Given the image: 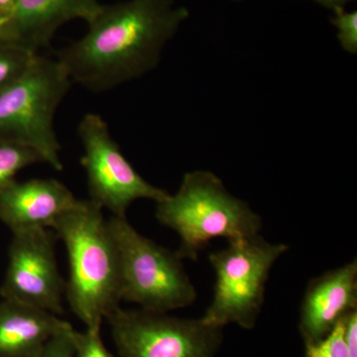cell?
I'll return each mask as SVG.
<instances>
[{
    "instance_id": "cell-7",
    "label": "cell",
    "mask_w": 357,
    "mask_h": 357,
    "mask_svg": "<svg viewBox=\"0 0 357 357\" xmlns=\"http://www.w3.org/2000/svg\"><path fill=\"white\" fill-rule=\"evenodd\" d=\"M105 319L119 357H215L222 344L223 328L202 318L119 307Z\"/></svg>"
},
{
    "instance_id": "cell-17",
    "label": "cell",
    "mask_w": 357,
    "mask_h": 357,
    "mask_svg": "<svg viewBox=\"0 0 357 357\" xmlns=\"http://www.w3.org/2000/svg\"><path fill=\"white\" fill-rule=\"evenodd\" d=\"M333 25L337 28V39L344 51L357 53V11L344 8L333 10Z\"/></svg>"
},
{
    "instance_id": "cell-6",
    "label": "cell",
    "mask_w": 357,
    "mask_h": 357,
    "mask_svg": "<svg viewBox=\"0 0 357 357\" xmlns=\"http://www.w3.org/2000/svg\"><path fill=\"white\" fill-rule=\"evenodd\" d=\"M288 248L286 244L269 243L257 234L230 241L227 248L211 253L215 292L202 319L222 328L229 324L246 330L255 328L264 304L270 271Z\"/></svg>"
},
{
    "instance_id": "cell-4",
    "label": "cell",
    "mask_w": 357,
    "mask_h": 357,
    "mask_svg": "<svg viewBox=\"0 0 357 357\" xmlns=\"http://www.w3.org/2000/svg\"><path fill=\"white\" fill-rule=\"evenodd\" d=\"M57 59L35 56L15 81L0 91V140L31 148L56 171H62L54 119L72 84Z\"/></svg>"
},
{
    "instance_id": "cell-13",
    "label": "cell",
    "mask_w": 357,
    "mask_h": 357,
    "mask_svg": "<svg viewBox=\"0 0 357 357\" xmlns=\"http://www.w3.org/2000/svg\"><path fill=\"white\" fill-rule=\"evenodd\" d=\"M53 312L22 303H0V357H36L52 338L72 330Z\"/></svg>"
},
{
    "instance_id": "cell-18",
    "label": "cell",
    "mask_w": 357,
    "mask_h": 357,
    "mask_svg": "<svg viewBox=\"0 0 357 357\" xmlns=\"http://www.w3.org/2000/svg\"><path fill=\"white\" fill-rule=\"evenodd\" d=\"M73 337L75 344L74 357H114L103 344L100 328H86L83 333L75 330Z\"/></svg>"
},
{
    "instance_id": "cell-14",
    "label": "cell",
    "mask_w": 357,
    "mask_h": 357,
    "mask_svg": "<svg viewBox=\"0 0 357 357\" xmlns=\"http://www.w3.org/2000/svg\"><path fill=\"white\" fill-rule=\"evenodd\" d=\"M41 162V157L31 148L0 140V192L15 180L16 174L22 169Z\"/></svg>"
},
{
    "instance_id": "cell-10",
    "label": "cell",
    "mask_w": 357,
    "mask_h": 357,
    "mask_svg": "<svg viewBox=\"0 0 357 357\" xmlns=\"http://www.w3.org/2000/svg\"><path fill=\"white\" fill-rule=\"evenodd\" d=\"M102 6L98 0H16L8 17L0 22V40L39 54L59 28L77 20L89 23Z\"/></svg>"
},
{
    "instance_id": "cell-16",
    "label": "cell",
    "mask_w": 357,
    "mask_h": 357,
    "mask_svg": "<svg viewBox=\"0 0 357 357\" xmlns=\"http://www.w3.org/2000/svg\"><path fill=\"white\" fill-rule=\"evenodd\" d=\"M344 318L326 337L305 344V357H349L344 337Z\"/></svg>"
},
{
    "instance_id": "cell-11",
    "label": "cell",
    "mask_w": 357,
    "mask_h": 357,
    "mask_svg": "<svg viewBox=\"0 0 357 357\" xmlns=\"http://www.w3.org/2000/svg\"><path fill=\"white\" fill-rule=\"evenodd\" d=\"M356 309V259L312 279L300 309L299 331L305 344L326 337Z\"/></svg>"
},
{
    "instance_id": "cell-19",
    "label": "cell",
    "mask_w": 357,
    "mask_h": 357,
    "mask_svg": "<svg viewBox=\"0 0 357 357\" xmlns=\"http://www.w3.org/2000/svg\"><path fill=\"white\" fill-rule=\"evenodd\" d=\"M74 331L75 328H73L72 330L52 338L36 357H74Z\"/></svg>"
},
{
    "instance_id": "cell-9",
    "label": "cell",
    "mask_w": 357,
    "mask_h": 357,
    "mask_svg": "<svg viewBox=\"0 0 357 357\" xmlns=\"http://www.w3.org/2000/svg\"><path fill=\"white\" fill-rule=\"evenodd\" d=\"M65 285L56 259L54 232L34 229L13 234L0 287L2 299L60 316L64 312Z\"/></svg>"
},
{
    "instance_id": "cell-2",
    "label": "cell",
    "mask_w": 357,
    "mask_h": 357,
    "mask_svg": "<svg viewBox=\"0 0 357 357\" xmlns=\"http://www.w3.org/2000/svg\"><path fill=\"white\" fill-rule=\"evenodd\" d=\"M69 258L65 299L86 328H102L103 319L121 307L119 256L102 208L79 199L52 229Z\"/></svg>"
},
{
    "instance_id": "cell-3",
    "label": "cell",
    "mask_w": 357,
    "mask_h": 357,
    "mask_svg": "<svg viewBox=\"0 0 357 357\" xmlns=\"http://www.w3.org/2000/svg\"><path fill=\"white\" fill-rule=\"evenodd\" d=\"M161 225L177 232V253L184 259L197 260L213 239L236 241L259 234L260 215L248 203L232 196L222 181L211 171L185 173L175 195L156 203Z\"/></svg>"
},
{
    "instance_id": "cell-5",
    "label": "cell",
    "mask_w": 357,
    "mask_h": 357,
    "mask_svg": "<svg viewBox=\"0 0 357 357\" xmlns=\"http://www.w3.org/2000/svg\"><path fill=\"white\" fill-rule=\"evenodd\" d=\"M107 222L119 251L121 301L156 312L194 304L196 288L177 252L143 236L126 215H112Z\"/></svg>"
},
{
    "instance_id": "cell-1",
    "label": "cell",
    "mask_w": 357,
    "mask_h": 357,
    "mask_svg": "<svg viewBox=\"0 0 357 357\" xmlns=\"http://www.w3.org/2000/svg\"><path fill=\"white\" fill-rule=\"evenodd\" d=\"M176 0H126L102 6L88 32L57 52L72 83L100 93L144 76L189 18Z\"/></svg>"
},
{
    "instance_id": "cell-21",
    "label": "cell",
    "mask_w": 357,
    "mask_h": 357,
    "mask_svg": "<svg viewBox=\"0 0 357 357\" xmlns=\"http://www.w3.org/2000/svg\"><path fill=\"white\" fill-rule=\"evenodd\" d=\"M16 0H0V22L8 17L13 11Z\"/></svg>"
},
{
    "instance_id": "cell-15",
    "label": "cell",
    "mask_w": 357,
    "mask_h": 357,
    "mask_svg": "<svg viewBox=\"0 0 357 357\" xmlns=\"http://www.w3.org/2000/svg\"><path fill=\"white\" fill-rule=\"evenodd\" d=\"M36 55L0 40V91L21 76Z\"/></svg>"
},
{
    "instance_id": "cell-8",
    "label": "cell",
    "mask_w": 357,
    "mask_h": 357,
    "mask_svg": "<svg viewBox=\"0 0 357 357\" xmlns=\"http://www.w3.org/2000/svg\"><path fill=\"white\" fill-rule=\"evenodd\" d=\"M77 134L84 150L82 164L86 173L89 199L102 210L107 208L112 215L124 217L137 199L158 203L169 196L165 190L141 177L129 163L100 114L84 115Z\"/></svg>"
},
{
    "instance_id": "cell-12",
    "label": "cell",
    "mask_w": 357,
    "mask_h": 357,
    "mask_svg": "<svg viewBox=\"0 0 357 357\" xmlns=\"http://www.w3.org/2000/svg\"><path fill=\"white\" fill-rule=\"evenodd\" d=\"M77 201L69 188L56 178L14 180L0 192V220L13 234L52 229Z\"/></svg>"
},
{
    "instance_id": "cell-20",
    "label": "cell",
    "mask_w": 357,
    "mask_h": 357,
    "mask_svg": "<svg viewBox=\"0 0 357 357\" xmlns=\"http://www.w3.org/2000/svg\"><path fill=\"white\" fill-rule=\"evenodd\" d=\"M234 1H241V0H234ZM314 1L318 2L319 6L333 11L335 9L344 8L347 4L351 3L354 0H314Z\"/></svg>"
}]
</instances>
